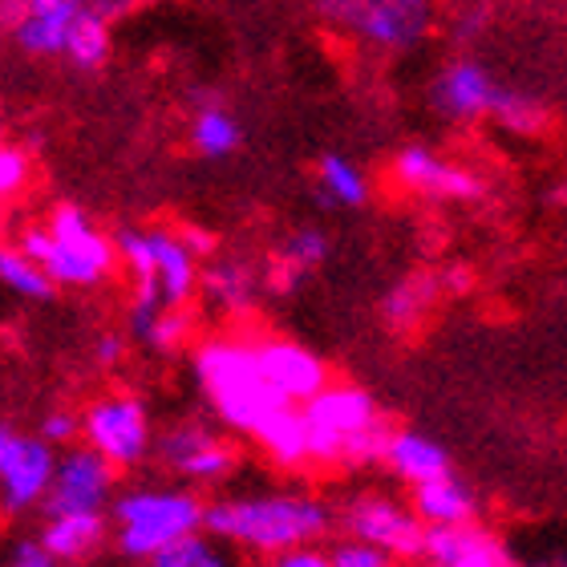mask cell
Returning a JSON list of instances; mask_svg holds the SVG:
<instances>
[{
    "mask_svg": "<svg viewBox=\"0 0 567 567\" xmlns=\"http://www.w3.org/2000/svg\"><path fill=\"white\" fill-rule=\"evenodd\" d=\"M317 190L324 195L329 207H344V212H357L369 203V178L365 171L344 158V154H320L317 163Z\"/></svg>",
    "mask_w": 567,
    "mask_h": 567,
    "instance_id": "26",
    "label": "cell"
},
{
    "mask_svg": "<svg viewBox=\"0 0 567 567\" xmlns=\"http://www.w3.org/2000/svg\"><path fill=\"white\" fill-rule=\"evenodd\" d=\"M329 251H332V244L324 227H317V224L296 227L292 236L272 251V260L264 268V284H268L272 292H296L308 276L317 272L320 264L329 260Z\"/></svg>",
    "mask_w": 567,
    "mask_h": 567,
    "instance_id": "17",
    "label": "cell"
},
{
    "mask_svg": "<svg viewBox=\"0 0 567 567\" xmlns=\"http://www.w3.org/2000/svg\"><path fill=\"white\" fill-rule=\"evenodd\" d=\"M329 564L332 567H390L393 556L381 551V547L365 544V539H357V535H349V539H341V544L329 551Z\"/></svg>",
    "mask_w": 567,
    "mask_h": 567,
    "instance_id": "32",
    "label": "cell"
},
{
    "mask_svg": "<svg viewBox=\"0 0 567 567\" xmlns=\"http://www.w3.org/2000/svg\"><path fill=\"white\" fill-rule=\"evenodd\" d=\"M183 239H187L190 251H195L199 260H212V256H215V236H212V231H203V227H183Z\"/></svg>",
    "mask_w": 567,
    "mask_h": 567,
    "instance_id": "40",
    "label": "cell"
},
{
    "mask_svg": "<svg viewBox=\"0 0 567 567\" xmlns=\"http://www.w3.org/2000/svg\"><path fill=\"white\" fill-rule=\"evenodd\" d=\"M341 527L365 544L390 551L393 559H422L425 556V523L414 507H402L385 495H357L344 503Z\"/></svg>",
    "mask_w": 567,
    "mask_h": 567,
    "instance_id": "9",
    "label": "cell"
},
{
    "mask_svg": "<svg viewBox=\"0 0 567 567\" xmlns=\"http://www.w3.org/2000/svg\"><path fill=\"white\" fill-rule=\"evenodd\" d=\"M437 296H442V284L430 272H414V276H405V280H398L390 292L381 296V320H385V329H393L398 337H402V332H414L417 324L430 317V308H434Z\"/></svg>",
    "mask_w": 567,
    "mask_h": 567,
    "instance_id": "24",
    "label": "cell"
},
{
    "mask_svg": "<svg viewBox=\"0 0 567 567\" xmlns=\"http://www.w3.org/2000/svg\"><path fill=\"white\" fill-rule=\"evenodd\" d=\"M131 353V332H97L94 337V365L97 369H118Z\"/></svg>",
    "mask_w": 567,
    "mask_h": 567,
    "instance_id": "35",
    "label": "cell"
},
{
    "mask_svg": "<svg viewBox=\"0 0 567 567\" xmlns=\"http://www.w3.org/2000/svg\"><path fill=\"white\" fill-rule=\"evenodd\" d=\"M503 90L507 85L495 82V73L486 70L478 58H454L430 82V110L442 122L471 126V122H483L495 114Z\"/></svg>",
    "mask_w": 567,
    "mask_h": 567,
    "instance_id": "12",
    "label": "cell"
},
{
    "mask_svg": "<svg viewBox=\"0 0 567 567\" xmlns=\"http://www.w3.org/2000/svg\"><path fill=\"white\" fill-rule=\"evenodd\" d=\"M17 437L21 434H12L9 425H0V466H4V458H9V450L17 446Z\"/></svg>",
    "mask_w": 567,
    "mask_h": 567,
    "instance_id": "42",
    "label": "cell"
},
{
    "mask_svg": "<svg viewBox=\"0 0 567 567\" xmlns=\"http://www.w3.org/2000/svg\"><path fill=\"white\" fill-rule=\"evenodd\" d=\"M85 12L90 0H0V29L29 58H65V41Z\"/></svg>",
    "mask_w": 567,
    "mask_h": 567,
    "instance_id": "10",
    "label": "cell"
},
{
    "mask_svg": "<svg viewBox=\"0 0 567 567\" xmlns=\"http://www.w3.org/2000/svg\"><path fill=\"white\" fill-rule=\"evenodd\" d=\"M491 29V9L486 4H471L466 12H458V21H454V37L458 41H474V37H483Z\"/></svg>",
    "mask_w": 567,
    "mask_h": 567,
    "instance_id": "38",
    "label": "cell"
},
{
    "mask_svg": "<svg viewBox=\"0 0 567 567\" xmlns=\"http://www.w3.org/2000/svg\"><path fill=\"white\" fill-rule=\"evenodd\" d=\"M110 49H114V33H110V21L102 12H85L82 21L73 24L70 41H65V61L73 70H102L110 61Z\"/></svg>",
    "mask_w": 567,
    "mask_h": 567,
    "instance_id": "29",
    "label": "cell"
},
{
    "mask_svg": "<svg viewBox=\"0 0 567 567\" xmlns=\"http://www.w3.org/2000/svg\"><path fill=\"white\" fill-rule=\"evenodd\" d=\"M17 244L53 276L58 288H97L122 264L114 236L102 231L78 203L53 207L45 224H29Z\"/></svg>",
    "mask_w": 567,
    "mask_h": 567,
    "instance_id": "4",
    "label": "cell"
},
{
    "mask_svg": "<svg viewBox=\"0 0 567 567\" xmlns=\"http://www.w3.org/2000/svg\"><path fill=\"white\" fill-rule=\"evenodd\" d=\"M264 272H256L248 260L239 256H224V260H212L199 276V292L212 300L215 308L224 312H248L256 305V292H260Z\"/></svg>",
    "mask_w": 567,
    "mask_h": 567,
    "instance_id": "23",
    "label": "cell"
},
{
    "mask_svg": "<svg viewBox=\"0 0 567 567\" xmlns=\"http://www.w3.org/2000/svg\"><path fill=\"white\" fill-rule=\"evenodd\" d=\"M207 503L190 491H171V486H134L110 503L114 519V547L118 556L151 564L154 551L175 544L178 535H190L203 527Z\"/></svg>",
    "mask_w": 567,
    "mask_h": 567,
    "instance_id": "5",
    "label": "cell"
},
{
    "mask_svg": "<svg viewBox=\"0 0 567 567\" xmlns=\"http://www.w3.org/2000/svg\"><path fill=\"white\" fill-rule=\"evenodd\" d=\"M53 474H58V446H49L41 434L17 437V446L0 466V511L21 519L29 511L45 507Z\"/></svg>",
    "mask_w": 567,
    "mask_h": 567,
    "instance_id": "14",
    "label": "cell"
},
{
    "mask_svg": "<svg viewBox=\"0 0 567 567\" xmlns=\"http://www.w3.org/2000/svg\"><path fill=\"white\" fill-rule=\"evenodd\" d=\"M551 203H556V207H564V212H567V175L559 178L556 187H551Z\"/></svg>",
    "mask_w": 567,
    "mask_h": 567,
    "instance_id": "43",
    "label": "cell"
},
{
    "mask_svg": "<svg viewBox=\"0 0 567 567\" xmlns=\"http://www.w3.org/2000/svg\"><path fill=\"white\" fill-rule=\"evenodd\" d=\"M151 248H154V272L163 284V300L171 308H190L195 292H199L203 260L190 251L183 231H166V227H151Z\"/></svg>",
    "mask_w": 567,
    "mask_h": 567,
    "instance_id": "18",
    "label": "cell"
},
{
    "mask_svg": "<svg viewBox=\"0 0 567 567\" xmlns=\"http://www.w3.org/2000/svg\"><path fill=\"white\" fill-rule=\"evenodd\" d=\"M29 158L17 146H0V203L17 199L24 187H29Z\"/></svg>",
    "mask_w": 567,
    "mask_h": 567,
    "instance_id": "33",
    "label": "cell"
},
{
    "mask_svg": "<svg viewBox=\"0 0 567 567\" xmlns=\"http://www.w3.org/2000/svg\"><path fill=\"white\" fill-rule=\"evenodd\" d=\"M410 507L422 515L425 527H450V523L478 519V495H474L471 483H462L454 471L414 486V503H410Z\"/></svg>",
    "mask_w": 567,
    "mask_h": 567,
    "instance_id": "22",
    "label": "cell"
},
{
    "mask_svg": "<svg viewBox=\"0 0 567 567\" xmlns=\"http://www.w3.org/2000/svg\"><path fill=\"white\" fill-rule=\"evenodd\" d=\"M437 284H442V292H450V296H462V292H471L474 276H471V268H466V264H450L446 272L437 276Z\"/></svg>",
    "mask_w": 567,
    "mask_h": 567,
    "instance_id": "39",
    "label": "cell"
},
{
    "mask_svg": "<svg viewBox=\"0 0 567 567\" xmlns=\"http://www.w3.org/2000/svg\"><path fill=\"white\" fill-rule=\"evenodd\" d=\"M227 544L207 527L190 535H178L175 544H166L163 551H154L151 567H227Z\"/></svg>",
    "mask_w": 567,
    "mask_h": 567,
    "instance_id": "28",
    "label": "cell"
},
{
    "mask_svg": "<svg viewBox=\"0 0 567 567\" xmlns=\"http://www.w3.org/2000/svg\"><path fill=\"white\" fill-rule=\"evenodd\" d=\"M276 567H332L329 551H320V544H296L284 547L280 556H272Z\"/></svg>",
    "mask_w": 567,
    "mask_h": 567,
    "instance_id": "37",
    "label": "cell"
},
{
    "mask_svg": "<svg viewBox=\"0 0 567 567\" xmlns=\"http://www.w3.org/2000/svg\"><path fill=\"white\" fill-rule=\"evenodd\" d=\"M9 564L12 567H58V556L49 551L41 535H33V539H17V544H12Z\"/></svg>",
    "mask_w": 567,
    "mask_h": 567,
    "instance_id": "36",
    "label": "cell"
},
{
    "mask_svg": "<svg viewBox=\"0 0 567 567\" xmlns=\"http://www.w3.org/2000/svg\"><path fill=\"white\" fill-rule=\"evenodd\" d=\"M82 437L118 471H131L154 450V425L134 393H106L82 410Z\"/></svg>",
    "mask_w": 567,
    "mask_h": 567,
    "instance_id": "7",
    "label": "cell"
},
{
    "mask_svg": "<svg viewBox=\"0 0 567 567\" xmlns=\"http://www.w3.org/2000/svg\"><path fill=\"white\" fill-rule=\"evenodd\" d=\"M308 425V462L312 466H373L385 462L393 425L381 414L378 398L349 381H329L305 405Z\"/></svg>",
    "mask_w": 567,
    "mask_h": 567,
    "instance_id": "1",
    "label": "cell"
},
{
    "mask_svg": "<svg viewBox=\"0 0 567 567\" xmlns=\"http://www.w3.org/2000/svg\"><path fill=\"white\" fill-rule=\"evenodd\" d=\"M385 466H390L393 478L405 483L410 491L430 483V478H442V474L454 471L446 446L434 442V437L417 434V430H393L390 450H385Z\"/></svg>",
    "mask_w": 567,
    "mask_h": 567,
    "instance_id": "21",
    "label": "cell"
},
{
    "mask_svg": "<svg viewBox=\"0 0 567 567\" xmlns=\"http://www.w3.org/2000/svg\"><path fill=\"white\" fill-rule=\"evenodd\" d=\"M114 519L106 511H73V515H45L41 539L58 556V564H82L106 547Z\"/></svg>",
    "mask_w": 567,
    "mask_h": 567,
    "instance_id": "20",
    "label": "cell"
},
{
    "mask_svg": "<svg viewBox=\"0 0 567 567\" xmlns=\"http://www.w3.org/2000/svg\"><path fill=\"white\" fill-rule=\"evenodd\" d=\"M190 106H195V118H190V151L199 154V158H227V154H236L244 146V126L227 110L219 90L195 85L190 90Z\"/></svg>",
    "mask_w": 567,
    "mask_h": 567,
    "instance_id": "19",
    "label": "cell"
},
{
    "mask_svg": "<svg viewBox=\"0 0 567 567\" xmlns=\"http://www.w3.org/2000/svg\"><path fill=\"white\" fill-rule=\"evenodd\" d=\"M251 349H256L264 378L272 381L288 402L305 405L308 398H317L329 385V365L305 344L284 341V337H251Z\"/></svg>",
    "mask_w": 567,
    "mask_h": 567,
    "instance_id": "15",
    "label": "cell"
},
{
    "mask_svg": "<svg viewBox=\"0 0 567 567\" xmlns=\"http://www.w3.org/2000/svg\"><path fill=\"white\" fill-rule=\"evenodd\" d=\"M37 434L45 437L49 446H73L78 437H82V414H73V410H49L37 425Z\"/></svg>",
    "mask_w": 567,
    "mask_h": 567,
    "instance_id": "34",
    "label": "cell"
},
{
    "mask_svg": "<svg viewBox=\"0 0 567 567\" xmlns=\"http://www.w3.org/2000/svg\"><path fill=\"white\" fill-rule=\"evenodd\" d=\"M491 122H498L507 134H519V138H535V134L547 131V106L539 102V97L523 94V90H503V97H498L495 114H491Z\"/></svg>",
    "mask_w": 567,
    "mask_h": 567,
    "instance_id": "30",
    "label": "cell"
},
{
    "mask_svg": "<svg viewBox=\"0 0 567 567\" xmlns=\"http://www.w3.org/2000/svg\"><path fill=\"white\" fill-rule=\"evenodd\" d=\"M434 567H511L515 556L491 527L478 519L425 527V556Z\"/></svg>",
    "mask_w": 567,
    "mask_h": 567,
    "instance_id": "16",
    "label": "cell"
},
{
    "mask_svg": "<svg viewBox=\"0 0 567 567\" xmlns=\"http://www.w3.org/2000/svg\"><path fill=\"white\" fill-rule=\"evenodd\" d=\"M0 284L21 300H33V305H49L58 296L53 276L33 256H24L21 244H0Z\"/></svg>",
    "mask_w": 567,
    "mask_h": 567,
    "instance_id": "27",
    "label": "cell"
},
{
    "mask_svg": "<svg viewBox=\"0 0 567 567\" xmlns=\"http://www.w3.org/2000/svg\"><path fill=\"white\" fill-rule=\"evenodd\" d=\"M256 442L276 466L284 471H300V466H312L308 462V425H305V410L296 402L280 405L268 422L256 430Z\"/></svg>",
    "mask_w": 567,
    "mask_h": 567,
    "instance_id": "25",
    "label": "cell"
},
{
    "mask_svg": "<svg viewBox=\"0 0 567 567\" xmlns=\"http://www.w3.org/2000/svg\"><path fill=\"white\" fill-rule=\"evenodd\" d=\"M154 454L166 471L195 486H219L239 466V450L231 437L215 434L203 422H178L158 434Z\"/></svg>",
    "mask_w": 567,
    "mask_h": 567,
    "instance_id": "8",
    "label": "cell"
},
{
    "mask_svg": "<svg viewBox=\"0 0 567 567\" xmlns=\"http://www.w3.org/2000/svg\"><path fill=\"white\" fill-rule=\"evenodd\" d=\"M393 183L410 195H422V199H442V203H478L486 195V183L478 171L454 163L446 154L430 151L422 142H410L393 154L390 166Z\"/></svg>",
    "mask_w": 567,
    "mask_h": 567,
    "instance_id": "11",
    "label": "cell"
},
{
    "mask_svg": "<svg viewBox=\"0 0 567 567\" xmlns=\"http://www.w3.org/2000/svg\"><path fill=\"white\" fill-rule=\"evenodd\" d=\"M203 527L224 544L256 556H280L284 547L320 544L332 532V511L312 495H256V498H219L207 503Z\"/></svg>",
    "mask_w": 567,
    "mask_h": 567,
    "instance_id": "2",
    "label": "cell"
},
{
    "mask_svg": "<svg viewBox=\"0 0 567 567\" xmlns=\"http://www.w3.org/2000/svg\"><path fill=\"white\" fill-rule=\"evenodd\" d=\"M114 474H118V466L102 458L94 446H65V454L58 458L53 486H49L45 515L110 511V503H114Z\"/></svg>",
    "mask_w": 567,
    "mask_h": 567,
    "instance_id": "13",
    "label": "cell"
},
{
    "mask_svg": "<svg viewBox=\"0 0 567 567\" xmlns=\"http://www.w3.org/2000/svg\"><path fill=\"white\" fill-rule=\"evenodd\" d=\"M317 17L361 45L402 53L430 37L434 0H317Z\"/></svg>",
    "mask_w": 567,
    "mask_h": 567,
    "instance_id": "6",
    "label": "cell"
},
{
    "mask_svg": "<svg viewBox=\"0 0 567 567\" xmlns=\"http://www.w3.org/2000/svg\"><path fill=\"white\" fill-rule=\"evenodd\" d=\"M131 4H134V0H90V9L102 12V17H106L110 24L118 21L122 12H131Z\"/></svg>",
    "mask_w": 567,
    "mask_h": 567,
    "instance_id": "41",
    "label": "cell"
},
{
    "mask_svg": "<svg viewBox=\"0 0 567 567\" xmlns=\"http://www.w3.org/2000/svg\"><path fill=\"white\" fill-rule=\"evenodd\" d=\"M190 329H195V320H190L187 308H171L166 305L154 320L151 337H146V349L154 353H178L183 344H190Z\"/></svg>",
    "mask_w": 567,
    "mask_h": 567,
    "instance_id": "31",
    "label": "cell"
},
{
    "mask_svg": "<svg viewBox=\"0 0 567 567\" xmlns=\"http://www.w3.org/2000/svg\"><path fill=\"white\" fill-rule=\"evenodd\" d=\"M190 373L199 381L212 414L227 430H236V434L256 437V430L280 405H288V398L264 378L256 349H251V337H212V341H199L195 353H190Z\"/></svg>",
    "mask_w": 567,
    "mask_h": 567,
    "instance_id": "3",
    "label": "cell"
}]
</instances>
